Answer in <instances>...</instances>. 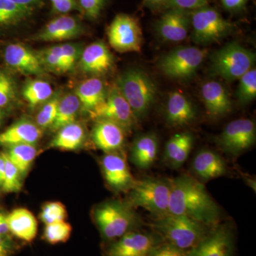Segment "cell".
I'll use <instances>...</instances> for the list:
<instances>
[{"instance_id": "f5cc1de1", "label": "cell", "mask_w": 256, "mask_h": 256, "mask_svg": "<svg viewBox=\"0 0 256 256\" xmlns=\"http://www.w3.org/2000/svg\"><path fill=\"white\" fill-rule=\"evenodd\" d=\"M2 182H3L2 178V175H1V174H0V188H1L2 185Z\"/></svg>"}, {"instance_id": "6da1fadb", "label": "cell", "mask_w": 256, "mask_h": 256, "mask_svg": "<svg viewBox=\"0 0 256 256\" xmlns=\"http://www.w3.org/2000/svg\"><path fill=\"white\" fill-rule=\"evenodd\" d=\"M168 214L183 215L214 227L218 225L220 210L203 184L188 174L171 180Z\"/></svg>"}, {"instance_id": "277c9868", "label": "cell", "mask_w": 256, "mask_h": 256, "mask_svg": "<svg viewBox=\"0 0 256 256\" xmlns=\"http://www.w3.org/2000/svg\"><path fill=\"white\" fill-rule=\"evenodd\" d=\"M94 218L102 238L107 242L120 238L136 230L140 225L132 206L120 202H105L99 205L95 210Z\"/></svg>"}, {"instance_id": "f6af8a7d", "label": "cell", "mask_w": 256, "mask_h": 256, "mask_svg": "<svg viewBox=\"0 0 256 256\" xmlns=\"http://www.w3.org/2000/svg\"><path fill=\"white\" fill-rule=\"evenodd\" d=\"M10 1L20 6L31 8L34 10L40 8L44 3V0H10Z\"/></svg>"}, {"instance_id": "7dc6e473", "label": "cell", "mask_w": 256, "mask_h": 256, "mask_svg": "<svg viewBox=\"0 0 256 256\" xmlns=\"http://www.w3.org/2000/svg\"><path fill=\"white\" fill-rule=\"evenodd\" d=\"M9 232L6 216L0 213V235L6 236Z\"/></svg>"}, {"instance_id": "8992f818", "label": "cell", "mask_w": 256, "mask_h": 256, "mask_svg": "<svg viewBox=\"0 0 256 256\" xmlns=\"http://www.w3.org/2000/svg\"><path fill=\"white\" fill-rule=\"evenodd\" d=\"M210 60L214 75L234 82L252 68L256 54L238 44L230 43L215 52Z\"/></svg>"}, {"instance_id": "603a6c76", "label": "cell", "mask_w": 256, "mask_h": 256, "mask_svg": "<svg viewBox=\"0 0 256 256\" xmlns=\"http://www.w3.org/2000/svg\"><path fill=\"white\" fill-rule=\"evenodd\" d=\"M10 232L18 239L28 242L35 238L38 230V224L33 214L25 208L13 210L6 216Z\"/></svg>"}, {"instance_id": "9a60e30c", "label": "cell", "mask_w": 256, "mask_h": 256, "mask_svg": "<svg viewBox=\"0 0 256 256\" xmlns=\"http://www.w3.org/2000/svg\"><path fill=\"white\" fill-rule=\"evenodd\" d=\"M101 168L106 183L114 191H130L136 182L126 159L117 153L106 154L101 160Z\"/></svg>"}, {"instance_id": "60d3db41", "label": "cell", "mask_w": 256, "mask_h": 256, "mask_svg": "<svg viewBox=\"0 0 256 256\" xmlns=\"http://www.w3.org/2000/svg\"><path fill=\"white\" fill-rule=\"evenodd\" d=\"M78 3L86 16L94 20L100 14L105 0H78Z\"/></svg>"}, {"instance_id": "836d02e7", "label": "cell", "mask_w": 256, "mask_h": 256, "mask_svg": "<svg viewBox=\"0 0 256 256\" xmlns=\"http://www.w3.org/2000/svg\"><path fill=\"white\" fill-rule=\"evenodd\" d=\"M47 48L60 57L65 64L68 72L74 68L76 62L80 58L82 52V44L75 43L63 44L48 47Z\"/></svg>"}, {"instance_id": "8fae6325", "label": "cell", "mask_w": 256, "mask_h": 256, "mask_svg": "<svg viewBox=\"0 0 256 256\" xmlns=\"http://www.w3.org/2000/svg\"><path fill=\"white\" fill-rule=\"evenodd\" d=\"M235 234L230 226L216 225L184 256H234Z\"/></svg>"}, {"instance_id": "484cf974", "label": "cell", "mask_w": 256, "mask_h": 256, "mask_svg": "<svg viewBox=\"0 0 256 256\" xmlns=\"http://www.w3.org/2000/svg\"><path fill=\"white\" fill-rule=\"evenodd\" d=\"M192 146L193 137L190 133L174 134L170 138L165 146V160L173 168H180L188 160Z\"/></svg>"}, {"instance_id": "d6986e66", "label": "cell", "mask_w": 256, "mask_h": 256, "mask_svg": "<svg viewBox=\"0 0 256 256\" xmlns=\"http://www.w3.org/2000/svg\"><path fill=\"white\" fill-rule=\"evenodd\" d=\"M190 21L184 11L172 9L162 16L156 30L160 36L166 41L182 42L188 36Z\"/></svg>"}, {"instance_id": "681fc988", "label": "cell", "mask_w": 256, "mask_h": 256, "mask_svg": "<svg viewBox=\"0 0 256 256\" xmlns=\"http://www.w3.org/2000/svg\"><path fill=\"white\" fill-rule=\"evenodd\" d=\"M5 116H6L5 114V110L0 108V127L4 124Z\"/></svg>"}, {"instance_id": "e575fe53", "label": "cell", "mask_w": 256, "mask_h": 256, "mask_svg": "<svg viewBox=\"0 0 256 256\" xmlns=\"http://www.w3.org/2000/svg\"><path fill=\"white\" fill-rule=\"evenodd\" d=\"M72 227L65 220L46 224L43 238L52 245L66 242L70 238Z\"/></svg>"}, {"instance_id": "2e32d148", "label": "cell", "mask_w": 256, "mask_h": 256, "mask_svg": "<svg viewBox=\"0 0 256 256\" xmlns=\"http://www.w3.org/2000/svg\"><path fill=\"white\" fill-rule=\"evenodd\" d=\"M82 32L84 28L78 18L62 14L50 20L33 36L32 40L46 42L66 41L77 38Z\"/></svg>"}, {"instance_id": "d4e9b609", "label": "cell", "mask_w": 256, "mask_h": 256, "mask_svg": "<svg viewBox=\"0 0 256 256\" xmlns=\"http://www.w3.org/2000/svg\"><path fill=\"white\" fill-rule=\"evenodd\" d=\"M194 172L205 180L220 178L226 173V164L220 156L212 150H202L194 159Z\"/></svg>"}, {"instance_id": "bcb514c9", "label": "cell", "mask_w": 256, "mask_h": 256, "mask_svg": "<svg viewBox=\"0 0 256 256\" xmlns=\"http://www.w3.org/2000/svg\"><path fill=\"white\" fill-rule=\"evenodd\" d=\"M248 0H222V4L226 9L232 10L242 8Z\"/></svg>"}, {"instance_id": "f1b7e54d", "label": "cell", "mask_w": 256, "mask_h": 256, "mask_svg": "<svg viewBox=\"0 0 256 256\" xmlns=\"http://www.w3.org/2000/svg\"><path fill=\"white\" fill-rule=\"evenodd\" d=\"M80 104L76 94H68L60 98L54 122L50 130L57 132L60 128L76 122L80 110Z\"/></svg>"}, {"instance_id": "9c48e42d", "label": "cell", "mask_w": 256, "mask_h": 256, "mask_svg": "<svg viewBox=\"0 0 256 256\" xmlns=\"http://www.w3.org/2000/svg\"><path fill=\"white\" fill-rule=\"evenodd\" d=\"M112 48L120 52H140L142 48V32L139 22L131 15H116L107 30Z\"/></svg>"}, {"instance_id": "7bdbcfd3", "label": "cell", "mask_w": 256, "mask_h": 256, "mask_svg": "<svg viewBox=\"0 0 256 256\" xmlns=\"http://www.w3.org/2000/svg\"><path fill=\"white\" fill-rule=\"evenodd\" d=\"M50 2L55 14H66L78 8L76 0H50Z\"/></svg>"}, {"instance_id": "f546056e", "label": "cell", "mask_w": 256, "mask_h": 256, "mask_svg": "<svg viewBox=\"0 0 256 256\" xmlns=\"http://www.w3.org/2000/svg\"><path fill=\"white\" fill-rule=\"evenodd\" d=\"M34 10L15 4L10 0H0V28L15 26L26 21Z\"/></svg>"}, {"instance_id": "d590c367", "label": "cell", "mask_w": 256, "mask_h": 256, "mask_svg": "<svg viewBox=\"0 0 256 256\" xmlns=\"http://www.w3.org/2000/svg\"><path fill=\"white\" fill-rule=\"evenodd\" d=\"M3 156L5 160V170L1 188L6 193L20 192L22 188V176L16 166L10 161L6 153L3 152Z\"/></svg>"}, {"instance_id": "7402d4cb", "label": "cell", "mask_w": 256, "mask_h": 256, "mask_svg": "<svg viewBox=\"0 0 256 256\" xmlns=\"http://www.w3.org/2000/svg\"><path fill=\"white\" fill-rule=\"evenodd\" d=\"M196 117V111L191 101L182 92H174L166 102V120L172 126H184L191 124Z\"/></svg>"}, {"instance_id": "e0dca14e", "label": "cell", "mask_w": 256, "mask_h": 256, "mask_svg": "<svg viewBox=\"0 0 256 256\" xmlns=\"http://www.w3.org/2000/svg\"><path fill=\"white\" fill-rule=\"evenodd\" d=\"M114 56L102 42H94L82 50L79 67L84 73L92 76L106 74L114 66Z\"/></svg>"}, {"instance_id": "4fadbf2b", "label": "cell", "mask_w": 256, "mask_h": 256, "mask_svg": "<svg viewBox=\"0 0 256 256\" xmlns=\"http://www.w3.org/2000/svg\"><path fill=\"white\" fill-rule=\"evenodd\" d=\"M256 138L254 121L246 118L236 120L224 128L220 137V144L224 151L237 154L254 146Z\"/></svg>"}, {"instance_id": "ab89813d", "label": "cell", "mask_w": 256, "mask_h": 256, "mask_svg": "<svg viewBox=\"0 0 256 256\" xmlns=\"http://www.w3.org/2000/svg\"><path fill=\"white\" fill-rule=\"evenodd\" d=\"M44 67L46 70L56 74H64L68 72L65 64L58 56L52 53L47 48L37 52Z\"/></svg>"}, {"instance_id": "816d5d0a", "label": "cell", "mask_w": 256, "mask_h": 256, "mask_svg": "<svg viewBox=\"0 0 256 256\" xmlns=\"http://www.w3.org/2000/svg\"><path fill=\"white\" fill-rule=\"evenodd\" d=\"M146 1L150 2L151 3H154V4H160L162 2H166L168 0H146Z\"/></svg>"}, {"instance_id": "8d00e7d4", "label": "cell", "mask_w": 256, "mask_h": 256, "mask_svg": "<svg viewBox=\"0 0 256 256\" xmlns=\"http://www.w3.org/2000/svg\"><path fill=\"white\" fill-rule=\"evenodd\" d=\"M237 97L242 104H248L256 98V68L250 69L239 78Z\"/></svg>"}, {"instance_id": "3957f363", "label": "cell", "mask_w": 256, "mask_h": 256, "mask_svg": "<svg viewBox=\"0 0 256 256\" xmlns=\"http://www.w3.org/2000/svg\"><path fill=\"white\" fill-rule=\"evenodd\" d=\"M116 86L127 100L136 118L146 116L156 101V84L140 69H129L121 74Z\"/></svg>"}, {"instance_id": "4dcf8cb0", "label": "cell", "mask_w": 256, "mask_h": 256, "mask_svg": "<svg viewBox=\"0 0 256 256\" xmlns=\"http://www.w3.org/2000/svg\"><path fill=\"white\" fill-rule=\"evenodd\" d=\"M22 96L31 108L44 104L53 95V88L50 82L43 80H32L25 84Z\"/></svg>"}, {"instance_id": "cb8c5ba5", "label": "cell", "mask_w": 256, "mask_h": 256, "mask_svg": "<svg viewBox=\"0 0 256 256\" xmlns=\"http://www.w3.org/2000/svg\"><path fill=\"white\" fill-rule=\"evenodd\" d=\"M159 151V142L156 134L148 133L136 140L131 150V160L136 166L146 169L154 164Z\"/></svg>"}, {"instance_id": "4316f807", "label": "cell", "mask_w": 256, "mask_h": 256, "mask_svg": "<svg viewBox=\"0 0 256 256\" xmlns=\"http://www.w3.org/2000/svg\"><path fill=\"white\" fill-rule=\"evenodd\" d=\"M106 94L104 82L97 77H92L82 82L77 87L75 94L82 110L89 112L104 100Z\"/></svg>"}, {"instance_id": "83f0119b", "label": "cell", "mask_w": 256, "mask_h": 256, "mask_svg": "<svg viewBox=\"0 0 256 256\" xmlns=\"http://www.w3.org/2000/svg\"><path fill=\"white\" fill-rule=\"evenodd\" d=\"M57 132L50 143V148L64 151L76 150L85 141V129L78 122L67 124Z\"/></svg>"}, {"instance_id": "f907efd6", "label": "cell", "mask_w": 256, "mask_h": 256, "mask_svg": "<svg viewBox=\"0 0 256 256\" xmlns=\"http://www.w3.org/2000/svg\"><path fill=\"white\" fill-rule=\"evenodd\" d=\"M1 245H8L5 236L0 235V246Z\"/></svg>"}, {"instance_id": "7a4b0ae2", "label": "cell", "mask_w": 256, "mask_h": 256, "mask_svg": "<svg viewBox=\"0 0 256 256\" xmlns=\"http://www.w3.org/2000/svg\"><path fill=\"white\" fill-rule=\"evenodd\" d=\"M151 227L165 242L184 252L194 247L213 228L186 216L171 214L156 218Z\"/></svg>"}, {"instance_id": "d6a6232c", "label": "cell", "mask_w": 256, "mask_h": 256, "mask_svg": "<svg viewBox=\"0 0 256 256\" xmlns=\"http://www.w3.org/2000/svg\"><path fill=\"white\" fill-rule=\"evenodd\" d=\"M14 78L4 70H0V108L8 110L14 105L18 94Z\"/></svg>"}, {"instance_id": "5bb4252c", "label": "cell", "mask_w": 256, "mask_h": 256, "mask_svg": "<svg viewBox=\"0 0 256 256\" xmlns=\"http://www.w3.org/2000/svg\"><path fill=\"white\" fill-rule=\"evenodd\" d=\"M5 64L10 68L26 76H41L46 69L37 52L22 44H11L4 50Z\"/></svg>"}, {"instance_id": "30bf717a", "label": "cell", "mask_w": 256, "mask_h": 256, "mask_svg": "<svg viewBox=\"0 0 256 256\" xmlns=\"http://www.w3.org/2000/svg\"><path fill=\"white\" fill-rule=\"evenodd\" d=\"M164 242L154 232L136 230L128 232L120 238L110 242L106 247L105 256H150L160 244Z\"/></svg>"}, {"instance_id": "5b68a950", "label": "cell", "mask_w": 256, "mask_h": 256, "mask_svg": "<svg viewBox=\"0 0 256 256\" xmlns=\"http://www.w3.org/2000/svg\"><path fill=\"white\" fill-rule=\"evenodd\" d=\"M170 191L171 182L168 180L156 178L136 180L129 191V204L144 208L159 218L168 214Z\"/></svg>"}, {"instance_id": "ac0fdd59", "label": "cell", "mask_w": 256, "mask_h": 256, "mask_svg": "<svg viewBox=\"0 0 256 256\" xmlns=\"http://www.w3.org/2000/svg\"><path fill=\"white\" fill-rule=\"evenodd\" d=\"M126 131L124 127L114 121L97 120L92 130V140L101 150L116 152L124 146Z\"/></svg>"}, {"instance_id": "ffe728a7", "label": "cell", "mask_w": 256, "mask_h": 256, "mask_svg": "<svg viewBox=\"0 0 256 256\" xmlns=\"http://www.w3.org/2000/svg\"><path fill=\"white\" fill-rule=\"evenodd\" d=\"M42 129L30 120L22 119L0 133V146L36 144L42 137Z\"/></svg>"}, {"instance_id": "7c38bea8", "label": "cell", "mask_w": 256, "mask_h": 256, "mask_svg": "<svg viewBox=\"0 0 256 256\" xmlns=\"http://www.w3.org/2000/svg\"><path fill=\"white\" fill-rule=\"evenodd\" d=\"M88 114L96 120L104 119L114 121L120 124L126 130L132 127L136 119L129 104L117 86L107 92L104 100Z\"/></svg>"}, {"instance_id": "b9f144b4", "label": "cell", "mask_w": 256, "mask_h": 256, "mask_svg": "<svg viewBox=\"0 0 256 256\" xmlns=\"http://www.w3.org/2000/svg\"><path fill=\"white\" fill-rule=\"evenodd\" d=\"M208 0H168L166 3L172 9L183 10H196L206 6Z\"/></svg>"}, {"instance_id": "74e56055", "label": "cell", "mask_w": 256, "mask_h": 256, "mask_svg": "<svg viewBox=\"0 0 256 256\" xmlns=\"http://www.w3.org/2000/svg\"><path fill=\"white\" fill-rule=\"evenodd\" d=\"M60 100V98L56 96L44 104L36 116V124L38 127L45 129L52 126L56 117Z\"/></svg>"}, {"instance_id": "f35d334b", "label": "cell", "mask_w": 256, "mask_h": 256, "mask_svg": "<svg viewBox=\"0 0 256 256\" xmlns=\"http://www.w3.org/2000/svg\"><path fill=\"white\" fill-rule=\"evenodd\" d=\"M67 216L66 210L60 202H47L42 206L40 218L45 224L65 220Z\"/></svg>"}, {"instance_id": "ba28073f", "label": "cell", "mask_w": 256, "mask_h": 256, "mask_svg": "<svg viewBox=\"0 0 256 256\" xmlns=\"http://www.w3.org/2000/svg\"><path fill=\"white\" fill-rule=\"evenodd\" d=\"M207 50L196 47H178L162 57L159 67L172 78H188L194 74L205 60Z\"/></svg>"}, {"instance_id": "c3c4849f", "label": "cell", "mask_w": 256, "mask_h": 256, "mask_svg": "<svg viewBox=\"0 0 256 256\" xmlns=\"http://www.w3.org/2000/svg\"><path fill=\"white\" fill-rule=\"evenodd\" d=\"M10 252L9 246H0V256H9Z\"/></svg>"}, {"instance_id": "ee69618b", "label": "cell", "mask_w": 256, "mask_h": 256, "mask_svg": "<svg viewBox=\"0 0 256 256\" xmlns=\"http://www.w3.org/2000/svg\"><path fill=\"white\" fill-rule=\"evenodd\" d=\"M184 250L163 242L152 252L150 256H184Z\"/></svg>"}, {"instance_id": "1f68e13d", "label": "cell", "mask_w": 256, "mask_h": 256, "mask_svg": "<svg viewBox=\"0 0 256 256\" xmlns=\"http://www.w3.org/2000/svg\"><path fill=\"white\" fill-rule=\"evenodd\" d=\"M8 148L6 156L18 168L22 176H24L38 154L36 146L35 144H21Z\"/></svg>"}, {"instance_id": "44dd1931", "label": "cell", "mask_w": 256, "mask_h": 256, "mask_svg": "<svg viewBox=\"0 0 256 256\" xmlns=\"http://www.w3.org/2000/svg\"><path fill=\"white\" fill-rule=\"evenodd\" d=\"M201 94L207 112L213 117L226 114L232 109L228 92L220 82H205L202 86Z\"/></svg>"}, {"instance_id": "52a82bcc", "label": "cell", "mask_w": 256, "mask_h": 256, "mask_svg": "<svg viewBox=\"0 0 256 256\" xmlns=\"http://www.w3.org/2000/svg\"><path fill=\"white\" fill-rule=\"evenodd\" d=\"M192 38L197 44L214 43L229 34L232 24L215 9L204 6L192 14Z\"/></svg>"}]
</instances>
